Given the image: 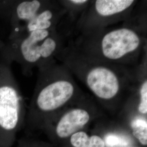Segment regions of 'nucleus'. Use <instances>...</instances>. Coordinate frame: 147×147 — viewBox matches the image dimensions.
I'll return each mask as SVG.
<instances>
[{
  "instance_id": "nucleus-6",
  "label": "nucleus",
  "mask_w": 147,
  "mask_h": 147,
  "mask_svg": "<svg viewBox=\"0 0 147 147\" xmlns=\"http://www.w3.org/2000/svg\"><path fill=\"white\" fill-rule=\"evenodd\" d=\"M137 2L135 0L90 1L79 19L73 38L79 33L113 26L126 21Z\"/></svg>"
},
{
  "instance_id": "nucleus-8",
  "label": "nucleus",
  "mask_w": 147,
  "mask_h": 147,
  "mask_svg": "<svg viewBox=\"0 0 147 147\" xmlns=\"http://www.w3.org/2000/svg\"><path fill=\"white\" fill-rule=\"evenodd\" d=\"M90 118L89 111L84 107L72 108L64 113L58 119L55 127L56 133L60 138L68 137L85 126Z\"/></svg>"
},
{
  "instance_id": "nucleus-10",
  "label": "nucleus",
  "mask_w": 147,
  "mask_h": 147,
  "mask_svg": "<svg viewBox=\"0 0 147 147\" xmlns=\"http://www.w3.org/2000/svg\"><path fill=\"white\" fill-rule=\"evenodd\" d=\"M137 90L140 95L138 110L142 115H146L147 113V70H145L142 74L139 80Z\"/></svg>"
},
{
  "instance_id": "nucleus-14",
  "label": "nucleus",
  "mask_w": 147,
  "mask_h": 147,
  "mask_svg": "<svg viewBox=\"0 0 147 147\" xmlns=\"http://www.w3.org/2000/svg\"><path fill=\"white\" fill-rule=\"evenodd\" d=\"M130 147V146H126V147Z\"/></svg>"
},
{
  "instance_id": "nucleus-13",
  "label": "nucleus",
  "mask_w": 147,
  "mask_h": 147,
  "mask_svg": "<svg viewBox=\"0 0 147 147\" xmlns=\"http://www.w3.org/2000/svg\"><path fill=\"white\" fill-rule=\"evenodd\" d=\"M16 147H42L41 146H30L27 145L26 144H25L23 142H20L19 143V144L16 146Z\"/></svg>"
},
{
  "instance_id": "nucleus-4",
  "label": "nucleus",
  "mask_w": 147,
  "mask_h": 147,
  "mask_svg": "<svg viewBox=\"0 0 147 147\" xmlns=\"http://www.w3.org/2000/svg\"><path fill=\"white\" fill-rule=\"evenodd\" d=\"M67 41L55 30H37L22 37L0 42L1 61L11 64L16 62L25 76L56 61Z\"/></svg>"
},
{
  "instance_id": "nucleus-9",
  "label": "nucleus",
  "mask_w": 147,
  "mask_h": 147,
  "mask_svg": "<svg viewBox=\"0 0 147 147\" xmlns=\"http://www.w3.org/2000/svg\"><path fill=\"white\" fill-rule=\"evenodd\" d=\"M70 142L74 147H105L104 140L100 137L89 136L84 131L74 133L71 136Z\"/></svg>"
},
{
  "instance_id": "nucleus-5",
  "label": "nucleus",
  "mask_w": 147,
  "mask_h": 147,
  "mask_svg": "<svg viewBox=\"0 0 147 147\" xmlns=\"http://www.w3.org/2000/svg\"><path fill=\"white\" fill-rule=\"evenodd\" d=\"M11 65L0 61V147H12L25 114L24 99Z\"/></svg>"
},
{
  "instance_id": "nucleus-3",
  "label": "nucleus",
  "mask_w": 147,
  "mask_h": 147,
  "mask_svg": "<svg viewBox=\"0 0 147 147\" xmlns=\"http://www.w3.org/2000/svg\"><path fill=\"white\" fill-rule=\"evenodd\" d=\"M73 75L58 61L38 69L36 87L28 112L31 123L50 120L51 115L80 94Z\"/></svg>"
},
{
  "instance_id": "nucleus-7",
  "label": "nucleus",
  "mask_w": 147,
  "mask_h": 147,
  "mask_svg": "<svg viewBox=\"0 0 147 147\" xmlns=\"http://www.w3.org/2000/svg\"><path fill=\"white\" fill-rule=\"evenodd\" d=\"M51 2L52 1L47 0L15 1L8 20L11 26L8 39L20 36L27 24Z\"/></svg>"
},
{
  "instance_id": "nucleus-2",
  "label": "nucleus",
  "mask_w": 147,
  "mask_h": 147,
  "mask_svg": "<svg viewBox=\"0 0 147 147\" xmlns=\"http://www.w3.org/2000/svg\"><path fill=\"white\" fill-rule=\"evenodd\" d=\"M56 58L98 99L104 101L136 91L146 68L144 62L136 69L103 62L79 52L68 42Z\"/></svg>"
},
{
  "instance_id": "nucleus-12",
  "label": "nucleus",
  "mask_w": 147,
  "mask_h": 147,
  "mask_svg": "<svg viewBox=\"0 0 147 147\" xmlns=\"http://www.w3.org/2000/svg\"><path fill=\"white\" fill-rule=\"evenodd\" d=\"M131 140L128 137L115 134H109L105 137L106 147H124L131 144Z\"/></svg>"
},
{
  "instance_id": "nucleus-1",
  "label": "nucleus",
  "mask_w": 147,
  "mask_h": 147,
  "mask_svg": "<svg viewBox=\"0 0 147 147\" xmlns=\"http://www.w3.org/2000/svg\"><path fill=\"white\" fill-rule=\"evenodd\" d=\"M67 42L90 57L129 68H137L147 60V30L125 21L79 33Z\"/></svg>"
},
{
  "instance_id": "nucleus-11",
  "label": "nucleus",
  "mask_w": 147,
  "mask_h": 147,
  "mask_svg": "<svg viewBox=\"0 0 147 147\" xmlns=\"http://www.w3.org/2000/svg\"><path fill=\"white\" fill-rule=\"evenodd\" d=\"M131 126L134 136L143 145L147 144V122L142 118H136L132 121Z\"/></svg>"
}]
</instances>
